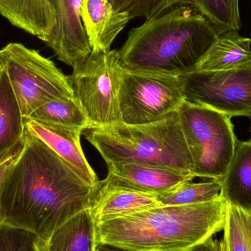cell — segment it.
<instances>
[{"label": "cell", "mask_w": 251, "mask_h": 251, "mask_svg": "<svg viewBox=\"0 0 251 251\" xmlns=\"http://www.w3.org/2000/svg\"><path fill=\"white\" fill-rule=\"evenodd\" d=\"M98 187L25 125L22 151L0 184L2 221L46 240L69 218L92 209Z\"/></svg>", "instance_id": "obj_1"}, {"label": "cell", "mask_w": 251, "mask_h": 251, "mask_svg": "<svg viewBox=\"0 0 251 251\" xmlns=\"http://www.w3.org/2000/svg\"><path fill=\"white\" fill-rule=\"evenodd\" d=\"M218 36L196 9L176 5L131 29L118 51L127 70L179 76L196 70Z\"/></svg>", "instance_id": "obj_2"}, {"label": "cell", "mask_w": 251, "mask_h": 251, "mask_svg": "<svg viewBox=\"0 0 251 251\" xmlns=\"http://www.w3.org/2000/svg\"><path fill=\"white\" fill-rule=\"evenodd\" d=\"M227 202L159 206L97 222L99 243L131 251L187 250L224 230Z\"/></svg>", "instance_id": "obj_3"}, {"label": "cell", "mask_w": 251, "mask_h": 251, "mask_svg": "<svg viewBox=\"0 0 251 251\" xmlns=\"http://www.w3.org/2000/svg\"><path fill=\"white\" fill-rule=\"evenodd\" d=\"M88 130L85 137L107 165L140 162L171 167L193 174V159L178 112L154 123H119Z\"/></svg>", "instance_id": "obj_4"}, {"label": "cell", "mask_w": 251, "mask_h": 251, "mask_svg": "<svg viewBox=\"0 0 251 251\" xmlns=\"http://www.w3.org/2000/svg\"><path fill=\"white\" fill-rule=\"evenodd\" d=\"M196 177L221 181L237 140L231 119L205 106L184 101L178 111Z\"/></svg>", "instance_id": "obj_5"}, {"label": "cell", "mask_w": 251, "mask_h": 251, "mask_svg": "<svg viewBox=\"0 0 251 251\" xmlns=\"http://www.w3.org/2000/svg\"><path fill=\"white\" fill-rule=\"evenodd\" d=\"M0 70L8 77L24 118L51 100L75 96L69 76L20 43H9L0 50Z\"/></svg>", "instance_id": "obj_6"}, {"label": "cell", "mask_w": 251, "mask_h": 251, "mask_svg": "<svg viewBox=\"0 0 251 251\" xmlns=\"http://www.w3.org/2000/svg\"><path fill=\"white\" fill-rule=\"evenodd\" d=\"M124 69L119 51L110 49L92 51L69 76L74 95L92 128L122 123L119 91Z\"/></svg>", "instance_id": "obj_7"}, {"label": "cell", "mask_w": 251, "mask_h": 251, "mask_svg": "<svg viewBox=\"0 0 251 251\" xmlns=\"http://www.w3.org/2000/svg\"><path fill=\"white\" fill-rule=\"evenodd\" d=\"M184 101L178 76L124 69L119 91L122 123H154L176 113Z\"/></svg>", "instance_id": "obj_8"}, {"label": "cell", "mask_w": 251, "mask_h": 251, "mask_svg": "<svg viewBox=\"0 0 251 251\" xmlns=\"http://www.w3.org/2000/svg\"><path fill=\"white\" fill-rule=\"evenodd\" d=\"M184 101L225 114L251 117V63L219 72L194 71L178 76Z\"/></svg>", "instance_id": "obj_9"}, {"label": "cell", "mask_w": 251, "mask_h": 251, "mask_svg": "<svg viewBox=\"0 0 251 251\" xmlns=\"http://www.w3.org/2000/svg\"><path fill=\"white\" fill-rule=\"evenodd\" d=\"M107 165L108 174L99 182L100 190H131L158 196L196 178L191 173L162 165L125 162Z\"/></svg>", "instance_id": "obj_10"}, {"label": "cell", "mask_w": 251, "mask_h": 251, "mask_svg": "<svg viewBox=\"0 0 251 251\" xmlns=\"http://www.w3.org/2000/svg\"><path fill=\"white\" fill-rule=\"evenodd\" d=\"M55 14V24L42 40L57 59L74 68L86 60L92 47L81 18L82 0H49Z\"/></svg>", "instance_id": "obj_11"}, {"label": "cell", "mask_w": 251, "mask_h": 251, "mask_svg": "<svg viewBox=\"0 0 251 251\" xmlns=\"http://www.w3.org/2000/svg\"><path fill=\"white\" fill-rule=\"evenodd\" d=\"M24 121L26 128L73 167L86 182L99 186L98 176L88 163L81 146L82 130L47 125L25 118Z\"/></svg>", "instance_id": "obj_12"}, {"label": "cell", "mask_w": 251, "mask_h": 251, "mask_svg": "<svg viewBox=\"0 0 251 251\" xmlns=\"http://www.w3.org/2000/svg\"><path fill=\"white\" fill-rule=\"evenodd\" d=\"M81 18L92 51L110 50L131 19L128 11L115 10L110 0H82Z\"/></svg>", "instance_id": "obj_13"}, {"label": "cell", "mask_w": 251, "mask_h": 251, "mask_svg": "<svg viewBox=\"0 0 251 251\" xmlns=\"http://www.w3.org/2000/svg\"><path fill=\"white\" fill-rule=\"evenodd\" d=\"M97 221L92 209L74 215L41 242V251H97Z\"/></svg>", "instance_id": "obj_14"}, {"label": "cell", "mask_w": 251, "mask_h": 251, "mask_svg": "<svg viewBox=\"0 0 251 251\" xmlns=\"http://www.w3.org/2000/svg\"><path fill=\"white\" fill-rule=\"evenodd\" d=\"M0 14L12 25L42 41L55 24L49 0H0Z\"/></svg>", "instance_id": "obj_15"}, {"label": "cell", "mask_w": 251, "mask_h": 251, "mask_svg": "<svg viewBox=\"0 0 251 251\" xmlns=\"http://www.w3.org/2000/svg\"><path fill=\"white\" fill-rule=\"evenodd\" d=\"M221 181V196L227 203L251 212V139L237 141L234 156Z\"/></svg>", "instance_id": "obj_16"}, {"label": "cell", "mask_w": 251, "mask_h": 251, "mask_svg": "<svg viewBox=\"0 0 251 251\" xmlns=\"http://www.w3.org/2000/svg\"><path fill=\"white\" fill-rule=\"evenodd\" d=\"M251 39L229 31L218 36L216 42L201 60L195 71L230 70L251 63Z\"/></svg>", "instance_id": "obj_17"}, {"label": "cell", "mask_w": 251, "mask_h": 251, "mask_svg": "<svg viewBox=\"0 0 251 251\" xmlns=\"http://www.w3.org/2000/svg\"><path fill=\"white\" fill-rule=\"evenodd\" d=\"M157 195L98 188L92 206L97 222L159 206Z\"/></svg>", "instance_id": "obj_18"}, {"label": "cell", "mask_w": 251, "mask_h": 251, "mask_svg": "<svg viewBox=\"0 0 251 251\" xmlns=\"http://www.w3.org/2000/svg\"><path fill=\"white\" fill-rule=\"evenodd\" d=\"M25 121L6 74L0 70V161L22 144Z\"/></svg>", "instance_id": "obj_19"}, {"label": "cell", "mask_w": 251, "mask_h": 251, "mask_svg": "<svg viewBox=\"0 0 251 251\" xmlns=\"http://www.w3.org/2000/svg\"><path fill=\"white\" fill-rule=\"evenodd\" d=\"M25 119L57 126L79 128L83 131L92 128L75 96L51 100Z\"/></svg>", "instance_id": "obj_20"}, {"label": "cell", "mask_w": 251, "mask_h": 251, "mask_svg": "<svg viewBox=\"0 0 251 251\" xmlns=\"http://www.w3.org/2000/svg\"><path fill=\"white\" fill-rule=\"evenodd\" d=\"M188 6L203 15L219 35L241 28L239 0H189Z\"/></svg>", "instance_id": "obj_21"}, {"label": "cell", "mask_w": 251, "mask_h": 251, "mask_svg": "<svg viewBox=\"0 0 251 251\" xmlns=\"http://www.w3.org/2000/svg\"><path fill=\"white\" fill-rule=\"evenodd\" d=\"M222 184L218 180H210L200 183L187 181L171 191L158 195L157 200L160 206H180L206 203L219 199Z\"/></svg>", "instance_id": "obj_22"}, {"label": "cell", "mask_w": 251, "mask_h": 251, "mask_svg": "<svg viewBox=\"0 0 251 251\" xmlns=\"http://www.w3.org/2000/svg\"><path fill=\"white\" fill-rule=\"evenodd\" d=\"M222 240L225 251H251V212L227 203Z\"/></svg>", "instance_id": "obj_23"}, {"label": "cell", "mask_w": 251, "mask_h": 251, "mask_svg": "<svg viewBox=\"0 0 251 251\" xmlns=\"http://www.w3.org/2000/svg\"><path fill=\"white\" fill-rule=\"evenodd\" d=\"M41 242L31 231L0 223V251H41Z\"/></svg>", "instance_id": "obj_24"}, {"label": "cell", "mask_w": 251, "mask_h": 251, "mask_svg": "<svg viewBox=\"0 0 251 251\" xmlns=\"http://www.w3.org/2000/svg\"><path fill=\"white\" fill-rule=\"evenodd\" d=\"M189 0H137L128 9L131 19H149L176 5L188 6Z\"/></svg>", "instance_id": "obj_25"}, {"label": "cell", "mask_w": 251, "mask_h": 251, "mask_svg": "<svg viewBox=\"0 0 251 251\" xmlns=\"http://www.w3.org/2000/svg\"><path fill=\"white\" fill-rule=\"evenodd\" d=\"M22 149V144L15 148L8 155L0 161V184H1L4 177L5 176L7 171H9L17 156H19ZM1 221H2V215H1V206H0V223Z\"/></svg>", "instance_id": "obj_26"}, {"label": "cell", "mask_w": 251, "mask_h": 251, "mask_svg": "<svg viewBox=\"0 0 251 251\" xmlns=\"http://www.w3.org/2000/svg\"><path fill=\"white\" fill-rule=\"evenodd\" d=\"M180 251H221V241L215 240L213 237L196 245L187 250Z\"/></svg>", "instance_id": "obj_27"}, {"label": "cell", "mask_w": 251, "mask_h": 251, "mask_svg": "<svg viewBox=\"0 0 251 251\" xmlns=\"http://www.w3.org/2000/svg\"><path fill=\"white\" fill-rule=\"evenodd\" d=\"M115 10L117 11H128V9L137 1V0H110Z\"/></svg>", "instance_id": "obj_28"}, {"label": "cell", "mask_w": 251, "mask_h": 251, "mask_svg": "<svg viewBox=\"0 0 251 251\" xmlns=\"http://www.w3.org/2000/svg\"><path fill=\"white\" fill-rule=\"evenodd\" d=\"M97 251H131L114 246V245L107 244V243H99L97 247Z\"/></svg>", "instance_id": "obj_29"}, {"label": "cell", "mask_w": 251, "mask_h": 251, "mask_svg": "<svg viewBox=\"0 0 251 251\" xmlns=\"http://www.w3.org/2000/svg\"><path fill=\"white\" fill-rule=\"evenodd\" d=\"M221 251H225V249H224V244H223L222 240L221 241Z\"/></svg>", "instance_id": "obj_30"}]
</instances>
